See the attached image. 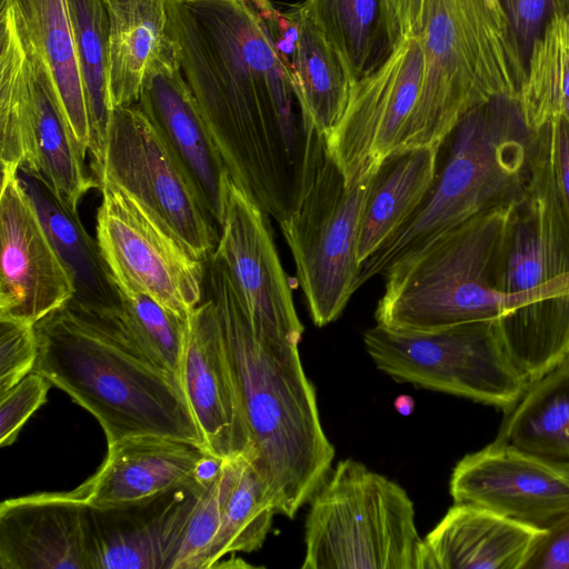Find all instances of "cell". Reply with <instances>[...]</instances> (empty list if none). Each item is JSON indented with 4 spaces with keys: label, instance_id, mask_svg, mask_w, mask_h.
I'll return each mask as SVG.
<instances>
[{
    "label": "cell",
    "instance_id": "obj_1",
    "mask_svg": "<svg viewBox=\"0 0 569 569\" xmlns=\"http://www.w3.org/2000/svg\"><path fill=\"white\" fill-rule=\"evenodd\" d=\"M270 0H167V34L231 179L278 223L326 152L276 44Z\"/></svg>",
    "mask_w": 569,
    "mask_h": 569
},
{
    "label": "cell",
    "instance_id": "obj_2",
    "mask_svg": "<svg viewBox=\"0 0 569 569\" xmlns=\"http://www.w3.org/2000/svg\"><path fill=\"white\" fill-rule=\"evenodd\" d=\"M204 292L218 311L249 425L258 471L277 513L293 518L332 468L299 341L258 331L222 263L204 261Z\"/></svg>",
    "mask_w": 569,
    "mask_h": 569
},
{
    "label": "cell",
    "instance_id": "obj_3",
    "mask_svg": "<svg viewBox=\"0 0 569 569\" xmlns=\"http://www.w3.org/2000/svg\"><path fill=\"white\" fill-rule=\"evenodd\" d=\"M36 330L33 371L89 411L108 443L153 435L206 448L181 380L143 346L120 306L96 308L71 299Z\"/></svg>",
    "mask_w": 569,
    "mask_h": 569
},
{
    "label": "cell",
    "instance_id": "obj_4",
    "mask_svg": "<svg viewBox=\"0 0 569 569\" xmlns=\"http://www.w3.org/2000/svg\"><path fill=\"white\" fill-rule=\"evenodd\" d=\"M516 203L480 211L389 267L377 325L396 332L433 331L496 320L530 302L569 295V273L528 292L498 290L496 264Z\"/></svg>",
    "mask_w": 569,
    "mask_h": 569
},
{
    "label": "cell",
    "instance_id": "obj_5",
    "mask_svg": "<svg viewBox=\"0 0 569 569\" xmlns=\"http://www.w3.org/2000/svg\"><path fill=\"white\" fill-rule=\"evenodd\" d=\"M413 148L440 147L473 109L518 101L526 61L501 0H426Z\"/></svg>",
    "mask_w": 569,
    "mask_h": 569
},
{
    "label": "cell",
    "instance_id": "obj_6",
    "mask_svg": "<svg viewBox=\"0 0 569 569\" xmlns=\"http://www.w3.org/2000/svg\"><path fill=\"white\" fill-rule=\"evenodd\" d=\"M532 131L518 101L491 100L470 111L443 141L433 182L413 214L360 267L359 284L465 219L518 201L528 184Z\"/></svg>",
    "mask_w": 569,
    "mask_h": 569
},
{
    "label": "cell",
    "instance_id": "obj_7",
    "mask_svg": "<svg viewBox=\"0 0 569 569\" xmlns=\"http://www.w3.org/2000/svg\"><path fill=\"white\" fill-rule=\"evenodd\" d=\"M309 502L302 569H428L412 500L362 462L339 461Z\"/></svg>",
    "mask_w": 569,
    "mask_h": 569
},
{
    "label": "cell",
    "instance_id": "obj_8",
    "mask_svg": "<svg viewBox=\"0 0 569 569\" xmlns=\"http://www.w3.org/2000/svg\"><path fill=\"white\" fill-rule=\"evenodd\" d=\"M363 345L376 367L398 382L503 411L529 385L507 355L495 320L426 332H396L376 325L363 333Z\"/></svg>",
    "mask_w": 569,
    "mask_h": 569
},
{
    "label": "cell",
    "instance_id": "obj_9",
    "mask_svg": "<svg viewBox=\"0 0 569 569\" xmlns=\"http://www.w3.org/2000/svg\"><path fill=\"white\" fill-rule=\"evenodd\" d=\"M370 178L348 186L326 150L298 208L279 222L319 328L338 319L360 287L358 236Z\"/></svg>",
    "mask_w": 569,
    "mask_h": 569
},
{
    "label": "cell",
    "instance_id": "obj_10",
    "mask_svg": "<svg viewBox=\"0 0 569 569\" xmlns=\"http://www.w3.org/2000/svg\"><path fill=\"white\" fill-rule=\"evenodd\" d=\"M96 180L126 191L194 258L216 251V222L137 103L113 109Z\"/></svg>",
    "mask_w": 569,
    "mask_h": 569
},
{
    "label": "cell",
    "instance_id": "obj_11",
    "mask_svg": "<svg viewBox=\"0 0 569 569\" xmlns=\"http://www.w3.org/2000/svg\"><path fill=\"white\" fill-rule=\"evenodd\" d=\"M422 73L419 38L408 37L377 71L353 83L340 120L326 138L348 186L369 179L390 154L415 149Z\"/></svg>",
    "mask_w": 569,
    "mask_h": 569
},
{
    "label": "cell",
    "instance_id": "obj_12",
    "mask_svg": "<svg viewBox=\"0 0 569 569\" xmlns=\"http://www.w3.org/2000/svg\"><path fill=\"white\" fill-rule=\"evenodd\" d=\"M97 241L117 286L141 291L188 318L203 300L204 262L118 186L100 183Z\"/></svg>",
    "mask_w": 569,
    "mask_h": 569
},
{
    "label": "cell",
    "instance_id": "obj_13",
    "mask_svg": "<svg viewBox=\"0 0 569 569\" xmlns=\"http://www.w3.org/2000/svg\"><path fill=\"white\" fill-rule=\"evenodd\" d=\"M213 256L222 263L252 326L301 341L303 326L281 264L268 214L230 177Z\"/></svg>",
    "mask_w": 569,
    "mask_h": 569
},
{
    "label": "cell",
    "instance_id": "obj_14",
    "mask_svg": "<svg viewBox=\"0 0 569 569\" xmlns=\"http://www.w3.org/2000/svg\"><path fill=\"white\" fill-rule=\"evenodd\" d=\"M449 492L453 502L548 530L569 517V467L492 441L457 462Z\"/></svg>",
    "mask_w": 569,
    "mask_h": 569
},
{
    "label": "cell",
    "instance_id": "obj_15",
    "mask_svg": "<svg viewBox=\"0 0 569 569\" xmlns=\"http://www.w3.org/2000/svg\"><path fill=\"white\" fill-rule=\"evenodd\" d=\"M74 293L72 279L44 231L18 170H2L0 317L36 325Z\"/></svg>",
    "mask_w": 569,
    "mask_h": 569
},
{
    "label": "cell",
    "instance_id": "obj_16",
    "mask_svg": "<svg viewBox=\"0 0 569 569\" xmlns=\"http://www.w3.org/2000/svg\"><path fill=\"white\" fill-rule=\"evenodd\" d=\"M137 104L219 227L230 174L182 77L168 37L146 71Z\"/></svg>",
    "mask_w": 569,
    "mask_h": 569
},
{
    "label": "cell",
    "instance_id": "obj_17",
    "mask_svg": "<svg viewBox=\"0 0 569 569\" xmlns=\"http://www.w3.org/2000/svg\"><path fill=\"white\" fill-rule=\"evenodd\" d=\"M181 383L207 450L226 460L254 458L249 425L214 302L188 316Z\"/></svg>",
    "mask_w": 569,
    "mask_h": 569
},
{
    "label": "cell",
    "instance_id": "obj_18",
    "mask_svg": "<svg viewBox=\"0 0 569 569\" xmlns=\"http://www.w3.org/2000/svg\"><path fill=\"white\" fill-rule=\"evenodd\" d=\"M1 569H94L90 507L74 491L0 505Z\"/></svg>",
    "mask_w": 569,
    "mask_h": 569
},
{
    "label": "cell",
    "instance_id": "obj_19",
    "mask_svg": "<svg viewBox=\"0 0 569 569\" xmlns=\"http://www.w3.org/2000/svg\"><path fill=\"white\" fill-rule=\"evenodd\" d=\"M209 483L194 481L122 506H89L94 569H170L187 522Z\"/></svg>",
    "mask_w": 569,
    "mask_h": 569
},
{
    "label": "cell",
    "instance_id": "obj_20",
    "mask_svg": "<svg viewBox=\"0 0 569 569\" xmlns=\"http://www.w3.org/2000/svg\"><path fill=\"white\" fill-rule=\"evenodd\" d=\"M209 455L203 446L176 438L124 437L108 443L102 465L73 490L93 508L142 501L200 481L199 468Z\"/></svg>",
    "mask_w": 569,
    "mask_h": 569
},
{
    "label": "cell",
    "instance_id": "obj_21",
    "mask_svg": "<svg viewBox=\"0 0 569 569\" xmlns=\"http://www.w3.org/2000/svg\"><path fill=\"white\" fill-rule=\"evenodd\" d=\"M541 530L472 503H457L423 538L428 569H525Z\"/></svg>",
    "mask_w": 569,
    "mask_h": 569
},
{
    "label": "cell",
    "instance_id": "obj_22",
    "mask_svg": "<svg viewBox=\"0 0 569 569\" xmlns=\"http://www.w3.org/2000/svg\"><path fill=\"white\" fill-rule=\"evenodd\" d=\"M17 27L22 42L23 68L31 103V170L40 172L57 196L69 208L78 211L83 196L99 188V183L88 173L86 154L71 130L48 63L21 31L18 22Z\"/></svg>",
    "mask_w": 569,
    "mask_h": 569
},
{
    "label": "cell",
    "instance_id": "obj_23",
    "mask_svg": "<svg viewBox=\"0 0 569 569\" xmlns=\"http://www.w3.org/2000/svg\"><path fill=\"white\" fill-rule=\"evenodd\" d=\"M268 17L276 44L286 57L305 109L325 139L340 120L353 86L339 53L297 4L279 11L272 3Z\"/></svg>",
    "mask_w": 569,
    "mask_h": 569
},
{
    "label": "cell",
    "instance_id": "obj_24",
    "mask_svg": "<svg viewBox=\"0 0 569 569\" xmlns=\"http://www.w3.org/2000/svg\"><path fill=\"white\" fill-rule=\"evenodd\" d=\"M18 177L72 279L76 290L72 299L96 308L119 307L120 296L113 277L97 239L87 232L78 211L57 196L40 172L21 168Z\"/></svg>",
    "mask_w": 569,
    "mask_h": 569
},
{
    "label": "cell",
    "instance_id": "obj_25",
    "mask_svg": "<svg viewBox=\"0 0 569 569\" xmlns=\"http://www.w3.org/2000/svg\"><path fill=\"white\" fill-rule=\"evenodd\" d=\"M440 148L392 153L371 176L359 224L360 266L418 209L433 182Z\"/></svg>",
    "mask_w": 569,
    "mask_h": 569
},
{
    "label": "cell",
    "instance_id": "obj_26",
    "mask_svg": "<svg viewBox=\"0 0 569 569\" xmlns=\"http://www.w3.org/2000/svg\"><path fill=\"white\" fill-rule=\"evenodd\" d=\"M297 6L339 53L353 83L377 71L403 40L387 0H305Z\"/></svg>",
    "mask_w": 569,
    "mask_h": 569
},
{
    "label": "cell",
    "instance_id": "obj_27",
    "mask_svg": "<svg viewBox=\"0 0 569 569\" xmlns=\"http://www.w3.org/2000/svg\"><path fill=\"white\" fill-rule=\"evenodd\" d=\"M10 1L19 28L48 63L71 130L87 154L89 112L66 0Z\"/></svg>",
    "mask_w": 569,
    "mask_h": 569
},
{
    "label": "cell",
    "instance_id": "obj_28",
    "mask_svg": "<svg viewBox=\"0 0 569 569\" xmlns=\"http://www.w3.org/2000/svg\"><path fill=\"white\" fill-rule=\"evenodd\" d=\"M112 108L137 103L146 71L167 41V0H104Z\"/></svg>",
    "mask_w": 569,
    "mask_h": 569
},
{
    "label": "cell",
    "instance_id": "obj_29",
    "mask_svg": "<svg viewBox=\"0 0 569 569\" xmlns=\"http://www.w3.org/2000/svg\"><path fill=\"white\" fill-rule=\"evenodd\" d=\"M493 441L569 467V359L527 386Z\"/></svg>",
    "mask_w": 569,
    "mask_h": 569
},
{
    "label": "cell",
    "instance_id": "obj_30",
    "mask_svg": "<svg viewBox=\"0 0 569 569\" xmlns=\"http://www.w3.org/2000/svg\"><path fill=\"white\" fill-rule=\"evenodd\" d=\"M87 97L91 170L96 178L113 108L109 92V18L104 0H66Z\"/></svg>",
    "mask_w": 569,
    "mask_h": 569
},
{
    "label": "cell",
    "instance_id": "obj_31",
    "mask_svg": "<svg viewBox=\"0 0 569 569\" xmlns=\"http://www.w3.org/2000/svg\"><path fill=\"white\" fill-rule=\"evenodd\" d=\"M569 102V13L551 11L526 60L518 104L537 131L560 117Z\"/></svg>",
    "mask_w": 569,
    "mask_h": 569
},
{
    "label": "cell",
    "instance_id": "obj_32",
    "mask_svg": "<svg viewBox=\"0 0 569 569\" xmlns=\"http://www.w3.org/2000/svg\"><path fill=\"white\" fill-rule=\"evenodd\" d=\"M276 513L251 458L239 456L223 499L220 527L210 550L208 569L217 567L229 553L260 549Z\"/></svg>",
    "mask_w": 569,
    "mask_h": 569
},
{
    "label": "cell",
    "instance_id": "obj_33",
    "mask_svg": "<svg viewBox=\"0 0 569 569\" xmlns=\"http://www.w3.org/2000/svg\"><path fill=\"white\" fill-rule=\"evenodd\" d=\"M117 288L121 311L133 332L149 352L181 380L188 318L176 315L141 291L126 286Z\"/></svg>",
    "mask_w": 569,
    "mask_h": 569
},
{
    "label": "cell",
    "instance_id": "obj_34",
    "mask_svg": "<svg viewBox=\"0 0 569 569\" xmlns=\"http://www.w3.org/2000/svg\"><path fill=\"white\" fill-rule=\"evenodd\" d=\"M237 458L223 460L218 475L202 491L170 569H208L210 550L220 527L223 499L234 473Z\"/></svg>",
    "mask_w": 569,
    "mask_h": 569
},
{
    "label": "cell",
    "instance_id": "obj_35",
    "mask_svg": "<svg viewBox=\"0 0 569 569\" xmlns=\"http://www.w3.org/2000/svg\"><path fill=\"white\" fill-rule=\"evenodd\" d=\"M37 359L36 325L0 317V395L33 371Z\"/></svg>",
    "mask_w": 569,
    "mask_h": 569
},
{
    "label": "cell",
    "instance_id": "obj_36",
    "mask_svg": "<svg viewBox=\"0 0 569 569\" xmlns=\"http://www.w3.org/2000/svg\"><path fill=\"white\" fill-rule=\"evenodd\" d=\"M52 383L31 371L3 395H0V446L12 445L29 418L47 401Z\"/></svg>",
    "mask_w": 569,
    "mask_h": 569
},
{
    "label": "cell",
    "instance_id": "obj_37",
    "mask_svg": "<svg viewBox=\"0 0 569 569\" xmlns=\"http://www.w3.org/2000/svg\"><path fill=\"white\" fill-rule=\"evenodd\" d=\"M527 59L551 13V0H501Z\"/></svg>",
    "mask_w": 569,
    "mask_h": 569
},
{
    "label": "cell",
    "instance_id": "obj_38",
    "mask_svg": "<svg viewBox=\"0 0 569 569\" xmlns=\"http://www.w3.org/2000/svg\"><path fill=\"white\" fill-rule=\"evenodd\" d=\"M537 131L546 142L552 176L569 213V122L560 116Z\"/></svg>",
    "mask_w": 569,
    "mask_h": 569
},
{
    "label": "cell",
    "instance_id": "obj_39",
    "mask_svg": "<svg viewBox=\"0 0 569 569\" xmlns=\"http://www.w3.org/2000/svg\"><path fill=\"white\" fill-rule=\"evenodd\" d=\"M525 569H569V517L546 530Z\"/></svg>",
    "mask_w": 569,
    "mask_h": 569
},
{
    "label": "cell",
    "instance_id": "obj_40",
    "mask_svg": "<svg viewBox=\"0 0 569 569\" xmlns=\"http://www.w3.org/2000/svg\"><path fill=\"white\" fill-rule=\"evenodd\" d=\"M426 0H387L402 39L418 37Z\"/></svg>",
    "mask_w": 569,
    "mask_h": 569
},
{
    "label": "cell",
    "instance_id": "obj_41",
    "mask_svg": "<svg viewBox=\"0 0 569 569\" xmlns=\"http://www.w3.org/2000/svg\"><path fill=\"white\" fill-rule=\"evenodd\" d=\"M551 11H560L569 13V0H551Z\"/></svg>",
    "mask_w": 569,
    "mask_h": 569
},
{
    "label": "cell",
    "instance_id": "obj_42",
    "mask_svg": "<svg viewBox=\"0 0 569 569\" xmlns=\"http://www.w3.org/2000/svg\"><path fill=\"white\" fill-rule=\"evenodd\" d=\"M561 116L569 122V102L566 104Z\"/></svg>",
    "mask_w": 569,
    "mask_h": 569
}]
</instances>
